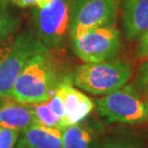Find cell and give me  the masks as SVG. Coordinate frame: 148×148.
Masks as SVG:
<instances>
[{
  "mask_svg": "<svg viewBox=\"0 0 148 148\" xmlns=\"http://www.w3.org/2000/svg\"><path fill=\"white\" fill-rule=\"evenodd\" d=\"M64 76L52 51L44 48L25 64L13 86L10 98L24 104L47 101Z\"/></svg>",
  "mask_w": 148,
  "mask_h": 148,
  "instance_id": "6da1fadb",
  "label": "cell"
},
{
  "mask_svg": "<svg viewBox=\"0 0 148 148\" xmlns=\"http://www.w3.org/2000/svg\"><path fill=\"white\" fill-rule=\"evenodd\" d=\"M132 76L125 62L110 59L97 63H85L76 67L71 75L76 87L92 95H107L124 87Z\"/></svg>",
  "mask_w": 148,
  "mask_h": 148,
  "instance_id": "7a4b0ae2",
  "label": "cell"
},
{
  "mask_svg": "<svg viewBox=\"0 0 148 148\" xmlns=\"http://www.w3.org/2000/svg\"><path fill=\"white\" fill-rule=\"evenodd\" d=\"M44 48L32 31L12 36L0 45V97L10 98L13 86L25 64Z\"/></svg>",
  "mask_w": 148,
  "mask_h": 148,
  "instance_id": "3957f363",
  "label": "cell"
},
{
  "mask_svg": "<svg viewBox=\"0 0 148 148\" xmlns=\"http://www.w3.org/2000/svg\"><path fill=\"white\" fill-rule=\"evenodd\" d=\"M70 0H53L44 8L33 11L36 36L50 51L63 49L70 29Z\"/></svg>",
  "mask_w": 148,
  "mask_h": 148,
  "instance_id": "277c9868",
  "label": "cell"
},
{
  "mask_svg": "<svg viewBox=\"0 0 148 148\" xmlns=\"http://www.w3.org/2000/svg\"><path fill=\"white\" fill-rule=\"evenodd\" d=\"M99 114L109 122L137 125L148 121L144 99L134 86L124 87L95 100Z\"/></svg>",
  "mask_w": 148,
  "mask_h": 148,
  "instance_id": "5b68a950",
  "label": "cell"
},
{
  "mask_svg": "<svg viewBox=\"0 0 148 148\" xmlns=\"http://www.w3.org/2000/svg\"><path fill=\"white\" fill-rule=\"evenodd\" d=\"M117 9V0H73L69 29L71 40L92 29L114 26Z\"/></svg>",
  "mask_w": 148,
  "mask_h": 148,
  "instance_id": "8992f818",
  "label": "cell"
},
{
  "mask_svg": "<svg viewBox=\"0 0 148 148\" xmlns=\"http://www.w3.org/2000/svg\"><path fill=\"white\" fill-rule=\"evenodd\" d=\"M71 42L74 53L85 63L114 59L121 45L119 31L114 26L92 29Z\"/></svg>",
  "mask_w": 148,
  "mask_h": 148,
  "instance_id": "52a82bcc",
  "label": "cell"
},
{
  "mask_svg": "<svg viewBox=\"0 0 148 148\" xmlns=\"http://www.w3.org/2000/svg\"><path fill=\"white\" fill-rule=\"evenodd\" d=\"M66 109V125L69 127L82 122L93 111L94 102L73 87L71 75H66L58 86Z\"/></svg>",
  "mask_w": 148,
  "mask_h": 148,
  "instance_id": "ba28073f",
  "label": "cell"
},
{
  "mask_svg": "<svg viewBox=\"0 0 148 148\" xmlns=\"http://www.w3.org/2000/svg\"><path fill=\"white\" fill-rule=\"evenodd\" d=\"M122 27L128 40L140 38L148 31V0H124Z\"/></svg>",
  "mask_w": 148,
  "mask_h": 148,
  "instance_id": "9c48e42d",
  "label": "cell"
},
{
  "mask_svg": "<svg viewBox=\"0 0 148 148\" xmlns=\"http://www.w3.org/2000/svg\"><path fill=\"white\" fill-rule=\"evenodd\" d=\"M61 130L33 124L20 132L14 148H63Z\"/></svg>",
  "mask_w": 148,
  "mask_h": 148,
  "instance_id": "30bf717a",
  "label": "cell"
},
{
  "mask_svg": "<svg viewBox=\"0 0 148 148\" xmlns=\"http://www.w3.org/2000/svg\"><path fill=\"white\" fill-rule=\"evenodd\" d=\"M33 124L35 120L31 104L4 98L0 105V126L22 132Z\"/></svg>",
  "mask_w": 148,
  "mask_h": 148,
  "instance_id": "8fae6325",
  "label": "cell"
},
{
  "mask_svg": "<svg viewBox=\"0 0 148 148\" xmlns=\"http://www.w3.org/2000/svg\"><path fill=\"white\" fill-rule=\"evenodd\" d=\"M63 148H101L98 131L80 122L66 127L62 133Z\"/></svg>",
  "mask_w": 148,
  "mask_h": 148,
  "instance_id": "7c38bea8",
  "label": "cell"
},
{
  "mask_svg": "<svg viewBox=\"0 0 148 148\" xmlns=\"http://www.w3.org/2000/svg\"><path fill=\"white\" fill-rule=\"evenodd\" d=\"M31 106L34 112L35 124L50 127V128H56L61 130L62 132L66 129V127L61 122V120L52 112L51 108H50L49 99L44 102L31 104Z\"/></svg>",
  "mask_w": 148,
  "mask_h": 148,
  "instance_id": "4fadbf2b",
  "label": "cell"
},
{
  "mask_svg": "<svg viewBox=\"0 0 148 148\" xmlns=\"http://www.w3.org/2000/svg\"><path fill=\"white\" fill-rule=\"evenodd\" d=\"M20 19L7 9V5L0 6V45L11 38L19 28Z\"/></svg>",
  "mask_w": 148,
  "mask_h": 148,
  "instance_id": "5bb4252c",
  "label": "cell"
},
{
  "mask_svg": "<svg viewBox=\"0 0 148 148\" xmlns=\"http://www.w3.org/2000/svg\"><path fill=\"white\" fill-rule=\"evenodd\" d=\"M133 86L144 99L148 96V60L140 67Z\"/></svg>",
  "mask_w": 148,
  "mask_h": 148,
  "instance_id": "9a60e30c",
  "label": "cell"
},
{
  "mask_svg": "<svg viewBox=\"0 0 148 148\" xmlns=\"http://www.w3.org/2000/svg\"><path fill=\"white\" fill-rule=\"evenodd\" d=\"M49 102H50V108H51L52 112H54V114L61 120V122L63 123L64 126L66 128V109H64L63 96H62V93L60 92V90H58V88H56L54 94L50 97Z\"/></svg>",
  "mask_w": 148,
  "mask_h": 148,
  "instance_id": "2e32d148",
  "label": "cell"
},
{
  "mask_svg": "<svg viewBox=\"0 0 148 148\" xmlns=\"http://www.w3.org/2000/svg\"><path fill=\"white\" fill-rule=\"evenodd\" d=\"M101 148H143V146L132 138H109L102 143Z\"/></svg>",
  "mask_w": 148,
  "mask_h": 148,
  "instance_id": "e0dca14e",
  "label": "cell"
},
{
  "mask_svg": "<svg viewBox=\"0 0 148 148\" xmlns=\"http://www.w3.org/2000/svg\"><path fill=\"white\" fill-rule=\"evenodd\" d=\"M20 132L0 126V148H14Z\"/></svg>",
  "mask_w": 148,
  "mask_h": 148,
  "instance_id": "ac0fdd59",
  "label": "cell"
},
{
  "mask_svg": "<svg viewBox=\"0 0 148 148\" xmlns=\"http://www.w3.org/2000/svg\"><path fill=\"white\" fill-rule=\"evenodd\" d=\"M137 56L143 60H148V31L140 38L137 49Z\"/></svg>",
  "mask_w": 148,
  "mask_h": 148,
  "instance_id": "d6986e66",
  "label": "cell"
},
{
  "mask_svg": "<svg viewBox=\"0 0 148 148\" xmlns=\"http://www.w3.org/2000/svg\"><path fill=\"white\" fill-rule=\"evenodd\" d=\"M9 1L20 8L34 7V6H37L38 3V0H9Z\"/></svg>",
  "mask_w": 148,
  "mask_h": 148,
  "instance_id": "ffe728a7",
  "label": "cell"
},
{
  "mask_svg": "<svg viewBox=\"0 0 148 148\" xmlns=\"http://www.w3.org/2000/svg\"><path fill=\"white\" fill-rule=\"evenodd\" d=\"M53 0H38L37 3V7L38 8H44L46 6H48Z\"/></svg>",
  "mask_w": 148,
  "mask_h": 148,
  "instance_id": "44dd1931",
  "label": "cell"
},
{
  "mask_svg": "<svg viewBox=\"0 0 148 148\" xmlns=\"http://www.w3.org/2000/svg\"><path fill=\"white\" fill-rule=\"evenodd\" d=\"M144 103H145V107H146V111H147V114H148V96L144 99Z\"/></svg>",
  "mask_w": 148,
  "mask_h": 148,
  "instance_id": "7402d4cb",
  "label": "cell"
},
{
  "mask_svg": "<svg viewBox=\"0 0 148 148\" xmlns=\"http://www.w3.org/2000/svg\"><path fill=\"white\" fill-rule=\"evenodd\" d=\"M1 5H7V1L6 0H0V6Z\"/></svg>",
  "mask_w": 148,
  "mask_h": 148,
  "instance_id": "603a6c76",
  "label": "cell"
},
{
  "mask_svg": "<svg viewBox=\"0 0 148 148\" xmlns=\"http://www.w3.org/2000/svg\"><path fill=\"white\" fill-rule=\"evenodd\" d=\"M3 100H4V98H2V97H0V105H1V104H2Z\"/></svg>",
  "mask_w": 148,
  "mask_h": 148,
  "instance_id": "cb8c5ba5",
  "label": "cell"
}]
</instances>
